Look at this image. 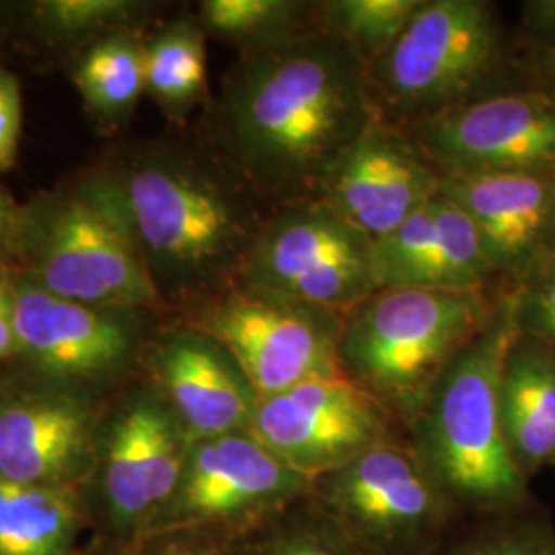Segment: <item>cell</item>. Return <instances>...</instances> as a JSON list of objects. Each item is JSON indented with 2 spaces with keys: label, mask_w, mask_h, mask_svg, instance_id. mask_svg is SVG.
Listing matches in <instances>:
<instances>
[{
  "label": "cell",
  "mask_w": 555,
  "mask_h": 555,
  "mask_svg": "<svg viewBox=\"0 0 555 555\" xmlns=\"http://www.w3.org/2000/svg\"><path fill=\"white\" fill-rule=\"evenodd\" d=\"M311 498L369 555H435L463 518L408 438L315 477Z\"/></svg>",
  "instance_id": "7"
},
{
  "label": "cell",
  "mask_w": 555,
  "mask_h": 555,
  "mask_svg": "<svg viewBox=\"0 0 555 555\" xmlns=\"http://www.w3.org/2000/svg\"><path fill=\"white\" fill-rule=\"evenodd\" d=\"M23 126L20 80L0 66V171L15 165Z\"/></svg>",
  "instance_id": "30"
},
{
  "label": "cell",
  "mask_w": 555,
  "mask_h": 555,
  "mask_svg": "<svg viewBox=\"0 0 555 555\" xmlns=\"http://www.w3.org/2000/svg\"><path fill=\"white\" fill-rule=\"evenodd\" d=\"M79 520L75 488L0 476V555H75Z\"/></svg>",
  "instance_id": "21"
},
{
  "label": "cell",
  "mask_w": 555,
  "mask_h": 555,
  "mask_svg": "<svg viewBox=\"0 0 555 555\" xmlns=\"http://www.w3.org/2000/svg\"><path fill=\"white\" fill-rule=\"evenodd\" d=\"M420 4L422 0H318V27L369 68L401 38Z\"/></svg>",
  "instance_id": "27"
},
{
  "label": "cell",
  "mask_w": 555,
  "mask_h": 555,
  "mask_svg": "<svg viewBox=\"0 0 555 555\" xmlns=\"http://www.w3.org/2000/svg\"><path fill=\"white\" fill-rule=\"evenodd\" d=\"M73 80L95 114L128 116L146 93V38L137 27L98 38L80 56Z\"/></svg>",
  "instance_id": "24"
},
{
  "label": "cell",
  "mask_w": 555,
  "mask_h": 555,
  "mask_svg": "<svg viewBox=\"0 0 555 555\" xmlns=\"http://www.w3.org/2000/svg\"><path fill=\"white\" fill-rule=\"evenodd\" d=\"M151 387L192 440L245 433L259 396L215 337L178 319L146 352Z\"/></svg>",
  "instance_id": "16"
},
{
  "label": "cell",
  "mask_w": 555,
  "mask_h": 555,
  "mask_svg": "<svg viewBox=\"0 0 555 555\" xmlns=\"http://www.w3.org/2000/svg\"><path fill=\"white\" fill-rule=\"evenodd\" d=\"M11 357H17L15 293L13 282L0 276V362Z\"/></svg>",
  "instance_id": "34"
},
{
  "label": "cell",
  "mask_w": 555,
  "mask_h": 555,
  "mask_svg": "<svg viewBox=\"0 0 555 555\" xmlns=\"http://www.w3.org/2000/svg\"><path fill=\"white\" fill-rule=\"evenodd\" d=\"M247 433L311 479L344 467L378 444L408 438L391 412L341 373L259 397Z\"/></svg>",
  "instance_id": "11"
},
{
  "label": "cell",
  "mask_w": 555,
  "mask_h": 555,
  "mask_svg": "<svg viewBox=\"0 0 555 555\" xmlns=\"http://www.w3.org/2000/svg\"><path fill=\"white\" fill-rule=\"evenodd\" d=\"M311 486V477L247 430L192 440L178 490L146 537L206 531L238 541L307 496Z\"/></svg>",
  "instance_id": "10"
},
{
  "label": "cell",
  "mask_w": 555,
  "mask_h": 555,
  "mask_svg": "<svg viewBox=\"0 0 555 555\" xmlns=\"http://www.w3.org/2000/svg\"><path fill=\"white\" fill-rule=\"evenodd\" d=\"M552 467H554V469H555V459H554V465H552Z\"/></svg>",
  "instance_id": "36"
},
{
  "label": "cell",
  "mask_w": 555,
  "mask_h": 555,
  "mask_svg": "<svg viewBox=\"0 0 555 555\" xmlns=\"http://www.w3.org/2000/svg\"><path fill=\"white\" fill-rule=\"evenodd\" d=\"M315 7L318 0H204L198 21L206 36L231 43L238 56H247L319 31Z\"/></svg>",
  "instance_id": "23"
},
{
  "label": "cell",
  "mask_w": 555,
  "mask_h": 555,
  "mask_svg": "<svg viewBox=\"0 0 555 555\" xmlns=\"http://www.w3.org/2000/svg\"><path fill=\"white\" fill-rule=\"evenodd\" d=\"M527 62L533 85L555 100V41L539 48H527Z\"/></svg>",
  "instance_id": "35"
},
{
  "label": "cell",
  "mask_w": 555,
  "mask_h": 555,
  "mask_svg": "<svg viewBox=\"0 0 555 555\" xmlns=\"http://www.w3.org/2000/svg\"><path fill=\"white\" fill-rule=\"evenodd\" d=\"M516 325L555 350V258L515 288Z\"/></svg>",
  "instance_id": "29"
},
{
  "label": "cell",
  "mask_w": 555,
  "mask_h": 555,
  "mask_svg": "<svg viewBox=\"0 0 555 555\" xmlns=\"http://www.w3.org/2000/svg\"><path fill=\"white\" fill-rule=\"evenodd\" d=\"M237 284L348 313L377 291L373 238L323 199L274 208Z\"/></svg>",
  "instance_id": "9"
},
{
  "label": "cell",
  "mask_w": 555,
  "mask_h": 555,
  "mask_svg": "<svg viewBox=\"0 0 555 555\" xmlns=\"http://www.w3.org/2000/svg\"><path fill=\"white\" fill-rule=\"evenodd\" d=\"M435 555H555V520L550 508L531 504L465 516Z\"/></svg>",
  "instance_id": "25"
},
{
  "label": "cell",
  "mask_w": 555,
  "mask_h": 555,
  "mask_svg": "<svg viewBox=\"0 0 555 555\" xmlns=\"http://www.w3.org/2000/svg\"><path fill=\"white\" fill-rule=\"evenodd\" d=\"M101 183L179 315L237 284L274 210L208 144H160Z\"/></svg>",
  "instance_id": "2"
},
{
  "label": "cell",
  "mask_w": 555,
  "mask_h": 555,
  "mask_svg": "<svg viewBox=\"0 0 555 555\" xmlns=\"http://www.w3.org/2000/svg\"><path fill=\"white\" fill-rule=\"evenodd\" d=\"M516 334L515 288H508L408 428L412 451L463 518L515 511L535 500L508 449L498 403L502 362Z\"/></svg>",
  "instance_id": "3"
},
{
  "label": "cell",
  "mask_w": 555,
  "mask_h": 555,
  "mask_svg": "<svg viewBox=\"0 0 555 555\" xmlns=\"http://www.w3.org/2000/svg\"><path fill=\"white\" fill-rule=\"evenodd\" d=\"M440 194L469 217L498 280L516 288L555 258V178L451 173Z\"/></svg>",
  "instance_id": "17"
},
{
  "label": "cell",
  "mask_w": 555,
  "mask_h": 555,
  "mask_svg": "<svg viewBox=\"0 0 555 555\" xmlns=\"http://www.w3.org/2000/svg\"><path fill=\"white\" fill-rule=\"evenodd\" d=\"M377 288L498 291L496 272L474 222L438 194L396 231L373 241Z\"/></svg>",
  "instance_id": "18"
},
{
  "label": "cell",
  "mask_w": 555,
  "mask_h": 555,
  "mask_svg": "<svg viewBox=\"0 0 555 555\" xmlns=\"http://www.w3.org/2000/svg\"><path fill=\"white\" fill-rule=\"evenodd\" d=\"M23 210L17 202L0 188V266H4L20 249Z\"/></svg>",
  "instance_id": "33"
},
{
  "label": "cell",
  "mask_w": 555,
  "mask_h": 555,
  "mask_svg": "<svg viewBox=\"0 0 555 555\" xmlns=\"http://www.w3.org/2000/svg\"><path fill=\"white\" fill-rule=\"evenodd\" d=\"M95 455V414L70 393L0 401V476L48 488H75Z\"/></svg>",
  "instance_id": "19"
},
{
  "label": "cell",
  "mask_w": 555,
  "mask_h": 555,
  "mask_svg": "<svg viewBox=\"0 0 555 555\" xmlns=\"http://www.w3.org/2000/svg\"><path fill=\"white\" fill-rule=\"evenodd\" d=\"M146 541L149 545L132 555H229L235 543L229 537L206 531L146 537Z\"/></svg>",
  "instance_id": "31"
},
{
  "label": "cell",
  "mask_w": 555,
  "mask_h": 555,
  "mask_svg": "<svg viewBox=\"0 0 555 555\" xmlns=\"http://www.w3.org/2000/svg\"><path fill=\"white\" fill-rule=\"evenodd\" d=\"M179 319L215 337L259 397L341 373L344 313L332 309L235 284Z\"/></svg>",
  "instance_id": "8"
},
{
  "label": "cell",
  "mask_w": 555,
  "mask_h": 555,
  "mask_svg": "<svg viewBox=\"0 0 555 555\" xmlns=\"http://www.w3.org/2000/svg\"><path fill=\"white\" fill-rule=\"evenodd\" d=\"M440 181L437 165L405 128L375 118L337 160L318 198L377 241L437 198Z\"/></svg>",
  "instance_id": "14"
},
{
  "label": "cell",
  "mask_w": 555,
  "mask_h": 555,
  "mask_svg": "<svg viewBox=\"0 0 555 555\" xmlns=\"http://www.w3.org/2000/svg\"><path fill=\"white\" fill-rule=\"evenodd\" d=\"M190 444L153 387L126 401L103 444V494L119 531L146 537L178 490Z\"/></svg>",
  "instance_id": "15"
},
{
  "label": "cell",
  "mask_w": 555,
  "mask_h": 555,
  "mask_svg": "<svg viewBox=\"0 0 555 555\" xmlns=\"http://www.w3.org/2000/svg\"><path fill=\"white\" fill-rule=\"evenodd\" d=\"M144 11L142 2L132 0H41L31 4L36 27L48 40L56 41L103 38L134 27Z\"/></svg>",
  "instance_id": "28"
},
{
  "label": "cell",
  "mask_w": 555,
  "mask_h": 555,
  "mask_svg": "<svg viewBox=\"0 0 555 555\" xmlns=\"http://www.w3.org/2000/svg\"><path fill=\"white\" fill-rule=\"evenodd\" d=\"M229 555H369L311 492L233 543Z\"/></svg>",
  "instance_id": "26"
},
{
  "label": "cell",
  "mask_w": 555,
  "mask_h": 555,
  "mask_svg": "<svg viewBox=\"0 0 555 555\" xmlns=\"http://www.w3.org/2000/svg\"><path fill=\"white\" fill-rule=\"evenodd\" d=\"M17 357L59 383H93L130 366L142 344L137 309L56 297L31 278L13 282Z\"/></svg>",
  "instance_id": "13"
},
{
  "label": "cell",
  "mask_w": 555,
  "mask_h": 555,
  "mask_svg": "<svg viewBox=\"0 0 555 555\" xmlns=\"http://www.w3.org/2000/svg\"><path fill=\"white\" fill-rule=\"evenodd\" d=\"M442 176L555 178V100L535 85L465 103L405 128Z\"/></svg>",
  "instance_id": "12"
},
{
  "label": "cell",
  "mask_w": 555,
  "mask_h": 555,
  "mask_svg": "<svg viewBox=\"0 0 555 555\" xmlns=\"http://www.w3.org/2000/svg\"><path fill=\"white\" fill-rule=\"evenodd\" d=\"M375 118L366 66L344 43L313 31L238 56L222 80L208 146L280 208L318 198Z\"/></svg>",
  "instance_id": "1"
},
{
  "label": "cell",
  "mask_w": 555,
  "mask_h": 555,
  "mask_svg": "<svg viewBox=\"0 0 555 555\" xmlns=\"http://www.w3.org/2000/svg\"><path fill=\"white\" fill-rule=\"evenodd\" d=\"M17 254L27 259V278L56 297L109 309H165L132 231L101 181L23 210Z\"/></svg>",
  "instance_id": "6"
},
{
  "label": "cell",
  "mask_w": 555,
  "mask_h": 555,
  "mask_svg": "<svg viewBox=\"0 0 555 555\" xmlns=\"http://www.w3.org/2000/svg\"><path fill=\"white\" fill-rule=\"evenodd\" d=\"M366 75L378 118L399 128L533 85L525 43L488 0H422Z\"/></svg>",
  "instance_id": "4"
},
{
  "label": "cell",
  "mask_w": 555,
  "mask_h": 555,
  "mask_svg": "<svg viewBox=\"0 0 555 555\" xmlns=\"http://www.w3.org/2000/svg\"><path fill=\"white\" fill-rule=\"evenodd\" d=\"M518 38L525 48H539L555 41V0H525L520 4Z\"/></svg>",
  "instance_id": "32"
},
{
  "label": "cell",
  "mask_w": 555,
  "mask_h": 555,
  "mask_svg": "<svg viewBox=\"0 0 555 555\" xmlns=\"http://www.w3.org/2000/svg\"><path fill=\"white\" fill-rule=\"evenodd\" d=\"M504 437L529 481L555 459V350L535 337L516 334L498 383Z\"/></svg>",
  "instance_id": "20"
},
{
  "label": "cell",
  "mask_w": 555,
  "mask_h": 555,
  "mask_svg": "<svg viewBox=\"0 0 555 555\" xmlns=\"http://www.w3.org/2000/svg\"><path fill=\"white\" fill-rule=\"evenodd\" d=\"M146 93L176 121L208 100L206 31L194 17H179L146 38Z\"/></svg>",
  "instance_id": "22"
},
{
  "label": "cell",
  "mask_w": 555,
  "mask_h": 555,
  "mask_svg": "<svg viewBox=\"0 0 555 555\" xmlns=\"http://www.w3.org/2000/svg\"><path fill=\"white\" fill-rule=\"evenodd\" d=\"M498 291L377 288L344 315L337 364L408 428L438 378L486 327Z\"/></svg>",
  "instance_id": "5"
}]
</instances>
